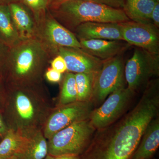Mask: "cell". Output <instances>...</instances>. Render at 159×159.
Instances as JSON below:
<instances>
[{
    "instance_id": "cell-1",
    "label": "cell",
    "mask_w": 159,
    "mask_h": 159,
    "mask_svg": "<svg viewBox=\"0 0 159 159\" xmlns=\"http://www.w3.org/2000/svg\"><path fill=\"white\" fill-rule=\"evenodd\" d=\"M158 80L148 85L138 104L116 128L99 159H129L134 154L148 124L157 113Z\"/></svg>"
},
{
    "instance_id": "cell-2",
    "label": "cell",
    "mask_w": 159,
    "mask_h": 159,
    "mask_svg": "<svg viewBox=\"0 0 159 159\" xmlns=\"http://www.w3.org/2000/svg\"><path fill=\"white\" fill-rule=\"evenodd\" d=\"M54 15L70 28L86 22L119 23L130 20L123 9L91 0H72L51 9Z\"/></svg>"
},
{
    "instance_id": "cell-3",
    "label": "cell",
    "mask_w": 159,
    "mask_h": 159,
    "mask_svg": "<svg viewBox=\"0 0 159 159\" xmlns=\"http://www.w3.org/2000/svg\"><path fill=\"white\" fill-rule=\"evenodd\" d=\"M94 129L87 119L73 122L49 139L48 154L54 157L79 155L86 146Z\"/></svg>"
},
{
    "instance_id": "cell-4",
    "label": "cell",
    "mask_w": 159,
    "mask_h": 159,
    "mask_svg": "<svg viewBox=\"0 0 159 159\" xmlns=\"http://www.w3.org/2000/svg\"><path fill=\"white\" fill-rule=\"evenodd\" d=\"M159 74V54L138 48L124 67V76L129 89L134 92Z\"/></svg>"
},
{
    "instance_id": "cell-5",
    "label": "cell",
    "mask_w": 159,
    "mask_h": 159,
    "mask_svg": "<svg viewBox=\"0 0 159 159\" xmlns=\"http://www.w3.org/2000/svg\"><path fill=\"white\" fill-rule=\"evenodd\" d=\"M124 65L122 54L103 61L94 77L92 97L102 102L112 93L124 86Z\"/></svg>"
},
{
    "instance_id": "cell-6",
    "label": "cell",
    "mask_w": 159,
    "mask_h": 159,
    "mask_svg": "<svg viewBox=\"0 0 159 159\" xmlns=\"http://www.w3.org/2000/svg\"><path fill=\"white\" fill-rule=\"evenodd\" d=\"M134 92L123 86L109 95L102 105L90 116V122L94 128L102 129L113 123L128 105Z\"/></svg>"
},
{
    "instance_id": "cell-7",
    "label": "cell",
    "mask_w": 159,
    "mask_h": 159,
    "mask_svg": "<svg viewBox=\"0 0 159 159\" xmlns=\"http://www.w3.org/2000/svg\"><path fill=\"white\" fill-rule=\"evenodd\" d=\"M119 25L124 41L152 54H159V29L153 24L129 20Z\"/></svg>"
},
{
    "instance_id": "cell-8",
    "label": "cell",
    "mask_w": 159,
    "mask_h": 159,
    "mask_svg": "<svg viewBox=\"0 0 159 159\" xmlns=\"http://www.w3.org/2000/svg\"><path fill=\"white\" fill-rule=\"evenodd\" d=\"M54 113L49 119L44 131L45 137L50 139L53 135L76 121L86 120L92 113L89 101L73 102Z\"/></svg>"
},
{
    "instance_id": "cell-9",
    "label": "cell",
    "mask_w": 159,
    "mask_h": 159,
    "mask_svg": "<svg viewBox=\"0 0 159 159\" xmlns=\"http://www.w3.org/2000/svg\"><path fill=\"white\" fill-rule=\"evenodd\" d=\"M59 54L64 59L67 70L77 74H96L103 62L79 48L61 47Z\"/></svg>"
},
{
    "instance_id": "cell-10",
    "label": "cell",
    "mask_w": 159,
    "mask_h": 159,
    "mask_svg": "<svg viewBox=\"0 0 159 159\" xmlns=\"http://www.w3.org/2000/svg\"><path fill=\"white\" fill-rule=\"evenodd\" d=\"M76 32L79 40L105 39L123 41L119 23H83L76 27Z\"/></svg>"
},
{
    "instance_id": "cell-11",
    "label": "cell",
    "mask_w": 159,
    "mask_h": 159,
    "mask_svg": "<svg viewBox=\"0 0 159 159\" xmlns=\"http://www.w3.org/2000/svg\"><path fill=\"white\" fill-rule=\"evenodd\" d=\"M79 41L82 50L102 61L122 54L130 46L123 41L105 39Z\"/></svg>"
},
{
    "instance_id": "cell-12",
    "label": "cell",
    "mask_w": 159,
    "mask_h": 159,
    "mask_svg": "<svg viewBox=\"0 0 159 159\" xmlns=\"http://www.w3.org/2000/svg\"><path fill=\"white\" fill-rule=\"evenodd\" d=\"M159 145V119H154L146 127L132 159H150L156 152Z\"/></svg>"
},
{
    "instance_id": "cell-13",
    "label": "cell",
    "mask_w": 159,
    "mask_h": 159,
    "mask_svg": "<svg viewBox=\"0 0 159 159\" xmlns=\"http://www.w3.org/2000/svg\"><path fill=\"white\" fill-rule=\"evenodd\" d=\"M157 2L156 0H124L122 9L130 20L152 23L151 16Z\"/></svg>"
},
{
    "instance_id": "cell-14",
    "label": "cell",
    "mask_w": 159,
    "mask_h": 159,
    "mask_svg": "<svg viewBox=\"0 0 159 159\" xmlns=\"http://www.w3.org/2000/svg\"><path fill=\"white\" fill-rule=\"evenodd\" d=\"M47 31L51 42L59 48H81L79 40L75 34L55 20H49L47 25Z\"/></svg>"
},
{
    "instance_id": "cell-15",
    "label": "cell",
    "mask_w": 159,
    "mask_h": 159,
    "mask_svg": "<svg viewBox=\"0 0 159 159\" xmlns=\"http://www.w3.org/2000/svg\"><path fill=\"white\" fill-rule=\"evenodd\" d=\"M29 139L10 129L0 143V159H6L14 156L19 157L25 148Z\"/></svg>"
},
{
    "instance_id": "cell-16",
    "label": "cell",
    "mask_w": 159,
    "mask_h": 159,
    "mask_svg": "<svg viewBox=\"0 0 159 159\" xmlns=\"http://www.w3.org/2000/svg\"><path fill=\"white\" fill-rule=\"evenodd\" d=\"M48 154V142L41 132L29 139L20 159H44Z\"/></svg>"
},
{
    "instance_id": "cell-17",
    "label": "cell",
    "mask_w": 159,
    "mask_h": 159,
    "mask_svg": "<svg viewBox=\"0 0 159 159\" xmlns=\"http://www.w3.org/2000/svg\"><path fill=\"white\" fill-rule=\"evenodd\" d=\"M11 12V18L21 32L29 33L32 28V22L29 12L22 5L17 3L8 4Z\"/></svg>"
},
{
    "instance_id": "cell-18",
    "label": "cell",
    "mask_w": 159,
    "mask_h": 159,
    "mask_svg": "<svg viewBox=\"0 0 159 159\" xmlns=\"http://www.w3.org/2000/svg\"><path fill=\"white\" fill-rule=\"evenodd\" d=\"M96 74L77 73L75 74L77 101H90L93 94V85Z\"/></svg>"
},
{
    "instance_id": "cell-19",
    "label": "cell",
    "mask_w": 159,
    "mask_h": 159,
    "mask_svg": "<svg viewBox=\"0 0 159 159\" xmlns=\"http://www.w3.org/2000/svg\"><path fill=\"white\" fill-rule=\"evenodd\" d=\"M77 101V92L75 74L69 73L66 75L61 94L60 102L67 105Z\"/></svg>"
},
{
    "instance_id": "cell-20",
    "label": "cell",
    "mask_w": 159,
    "mask_h": 159,
    "mask_svg": "<svg viewBox=\"0 0 159 159\" xmlns=\"http://www.w3.org/2000/svg\"><path fill=\"white\" fill-rule=\"evenodd\" d=\"M34 52L32 49L26 48L22 50L18 55L16 70L18 74L25 75L31 70L34 61Z\"/></svg>"
},
{
    "instance_id": "cell-21",
    "label": "cell",
    "mask_w": 159,
    "mask_h": 159,
    "mask_svg": "<svg viewBox=\"0 0 159 159\" xmlns=\"http://www.w3.org/2000/svg\"><path fill=\"white\" fill-rule=\"evenodd\" d=\"M11 19L8 5L0 4V31L6 37H11L14 35Z\"/></svg>"
},
{
    "instance_id": "cell-22",
    "label": "cell",
    "mask_w": 159,
    "mask_h": 159,
    "mask_svg": "<svg viewBox=\"0 0 159 159\" xmlns=\"http://www.w3.org/2000/svg\"><path fill=\"white\" fill-rule=\"evenodd\" d=\"M16 105L18 113L21 118L29 120L33 117L34 108L30 99L25 95L21 93L17 94Z\"/></svg>"
},
{
    "instance_id": "cell-23",
    "label": "cell",
    "mask_w": 159,
    "mask_h": 159,
    "mask_svg": "<svg viewBox=\"0 0 159 159\" xmlns=\"http://www.w3.org/2000/svg\"><path fill=\"white\" fill-rule=\"evenodd\" d=\"M35 14L43 13L48 6L50 0H21Z\"/></svg>"
},
{
    "instance_id": "cell-24",
    "label": "cell",
    "mask_w": 159,
    "mask_h": 159,
    "mask_svg": "<svg viewBox=\"0 0 159 159\" xmlns=\"http://www.w3.org/2000/svg\"><path fill=\"white\" fill-rule=\"evenodd\" d=\"M52 68L58 72L61 73H64L67 70L66 65L65 61L63 58L60 55H58L55 57L51 63Z\"/></svg>"
},
{
    "instance_id": "cell-25",
    "label": "cell",
    "mask_w": 159,
    "mask_h": 159,
    "mask_svg": "<svg viewBox=\"0 0 159 159\" xmlns=\"http://www.w3.org/2000/svg\"><path fill=\"white\" fill-rule=\"evenodd\" d=\"M91 1L118 9H123L124 5V0H91Z\"/></svg>"
},
{
    "instance_id": "cell-26",
    "label": "cell",
    "mask_w": 159,
    "mask_h": 159,
    "mask_svg": "<svg viewBox=\"0 0 159 159\" xmlns=\"http://www.w3.org/2000/svg\"><path fill=\"white\" fill-rule=\"evenodd\" d=\"M46 77L49 81L57 82L61 79V74L53 68L50 69L46 73Z\"/></svg>"
},
{
    "instance_id": "cell-27",
    "label": "cell",
    "mask_w": 159,
    "mask_h": 159,
    "mask_svg": "<svg viewBox=\"0 0 159 159\" xmlns=\"http://www.w3.org/2000/svg\"><path fill=\"white\" fill-rule=\"evenodd\" d=\"M151 21L152 24L159 28V2H157L152 12L151 16Z\"/></svg>"
},
{
    "instance_id": "cell-28",
    "label": "cell",
    "mask_w": 159,
    "mask_h": 159,
    "mask_svg": "<svg viewBox=\"0 0 159 159\" xmlns=\"http://www.w3.org/2000/svg\"><path fill=\"white\" fill-rule=\"evenodd\" d=\"M70 1L72 0H50L48 6L51 9H54L62 3Z\"/></svg>"
},
{
    "instance_id": "cell-29",
    "label": "cell",
    "mask_w": 159,
    "mask_h": 159,
    "mask_svg": "<svg viewBox=\"0 0 159 159\" xmlns=\"http://www.w3.org/2000/svg\"><path fill=\"white\" fill-rule=\"evenodd\" d=\"M56 159H80L79 155H66L56 157Z\"/></svg>"
},
{
    "instance_id": "cell-30",
    "label": "cell",
    "mask_w": 159,
    "mask_h": 159,
    "mask_svg": "<svg viewBox=\"0 0 159 159\" xmlns=\"http://www.w3.org/2000/svg\"><path fill=\"white\" fill-rule=\"evenodd\" d=\"M6 128L2 120L0 118V134L4 133L6 131Z\"/></svg>"
},
{
    "instance_id": "cell-31",
    "label": "cell",
    "mask_w": 159,
    "mask_h": 159,
    "mask_svg": "<svg viewBox=\"0 0 159 159\" xmlns=\"http://www.w3.org/2000/svg\"><path fill=\"white\" fill-rule=\"evenodd\" d=\"M44 159H56V157L53 156L48 154L47 156Z\"/></svg>"
},
{
    "instance_id": "cell-32",
    "label": "cell",
    "mask_w": 159,
    "mask_h": 159,
    "mask_svg": "<svg viewBox=\"0 0 159 159\" xmlns=\"http://www.w3.org/2000/svg\"><path fill=\"white\" fill-rule=\"evenodd\" d=\"M2 1H5V2H9V3L12 2H15L16 1H20V0H2Z\"/></svg>"
},
{
    "instance_id": "cell-33",
    "label": "cell",
    "mask_w": 159,
    "mask_h": 159,
    "mask_svg": "<svg viewBox=\"0 0 159 159\" xmlns=\"http://www.w3.org/2000/svg\"><path fill=\"white\" fill-rule=\"evenodd\" d=\"M6 159H20V158L17 156H14L11 157Z\"/></svg>"
},
{
    "instance_id": "cell-34",
    "label": "cell",
    "mask_w": 159,
    "mask_h": 159,
    "mask_svg": "<svg viewBox=\"0 0 159 159\" xmlns=\"http://www.w3.org/2000/svg\"><path fill=\"white\" fill-rule=\"evenodd\" d=\"M2 0H0V4H2Z\"/></svg>"
},
{
    "instance_id": "cell-35",
    "label": "cell",
    "mask_w": 159,
    "mask_h": 159,
    "mask_svg": "<svg viewBox=\"0 0 159 159\" xmlns=\"http://www.w3.org/2000/svg\"><path fill=\"white\" fill-rule=\"evenodd\" d=\"M156 1L157 2H159V0H156Z\"/></svg>"
}]
</instances>
